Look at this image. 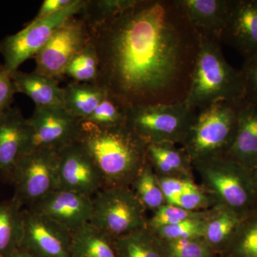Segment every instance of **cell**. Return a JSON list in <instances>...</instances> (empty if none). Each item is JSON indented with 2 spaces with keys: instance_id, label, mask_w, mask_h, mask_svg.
Listing matches in <instances>:
<instances>
[{
  "instance_id": "cell-1",
  "label": "cell",
  "mask_w": 257,
  "mask_h": 257,
  "mask_svg": "<svg viewBox=\"0 0 257 257\" xmlns=\"http://www.w3.org/2000/svg\"><path fill=\"white\" fill-rule=\"evenodd\" d=\"M89 30L97 84L128 109L185 101L200 37L178 0H138Z\"/></svg>"
},
{
  "instance_id": "cell-2",
  "label": "cell",
  "mask_w": 257,
  "mask_h": 257,
  "mask_svg": "<svg viewBox=\"0 0 257 257\" xmlns=\"http://www.w3.org/2000/svg\"><path fill=\"white\" fill-rule=\"evenodd\" d=\"M77 142L95 162L104 187H131L147 162V143L126 123L102 127L82 121Z\"/></svg>"
},
{
  "instance_id": "cell-3",
  "label": "cell",
  "mask_w": 257,
  "mask_h": 257,
  "mask_svg": "<svg viewBox=\"0 0 257 257\" xmlns=\"http://www.w3.org/2000/svg\"><path fill=\"white\" fill-rule=\"evenodd\" d=\"M200 37V45L185 103L199 110L219 102L239 103L246 98L240 69L226 61L220 41Z\"/></svg>"
},
{
  "instance_id": "cell-4",
  "label": "cell",
  "mask_w": 257,
  "mask_h": 257,
  "mask_svg": "<svg viewBox=\"0 0 257 257\" xmlns=\"http://www.w3.org/2000/svg\"><path fill=\"white\" fill-rule=\"evenodd\" d=\"M192 166L201 188L216 206L229 208L242 217L257 209V193L247 167L226 156L197 161Z\"/></svg>"
},
{
  "instance_id": "cell-5",
  "label": "cell",
  "mask_w": 257,
  "mask_h": 257,
  "mask_svg": "<svg viewBox=\"0 0 257 257\" xmlns=\"http://www.w3.org/2000/svg\"><path fill=\"white\" fill-rule=\"evenodd\" d=\"M239 103L219 101L197 110L181 145L192 163L226 155L236 133Z\"/></svg>"
},
{
  "instance_id": "cell-6",
  "label": "cell",
  "mask_w": 257,
  "mask_h": 257,
  "mask_svg": "<svg viewBox=\"0 0 257 257\" xmlns=\"http://www.w3.org/2000/svg\"><path fill=\"white\" fill-rule=\"evenodd\" d=\"M197 111L184 102L138 106L128 109L126 124L147 145H182Z\"/></svg>"
},
{
  "instance_id": "cell-7",
  "label": "cell",
  "mask_w": 257,
  "mask_h": 257,
  "mask_svg": "<svg viewBox=\"0 0 257 257\" xmlns=\"http://www.w3.org/2000/svg\"><path fill=\"white\" fill-rule=\"evenodd\" d=\"M145 211L131 187H104L93 199L89 223L115 239L147 227Z\"/></svg>"
},
{
  "instance_id": "cell-8",
  "label": "cell",
  "mask_w": 257,
  "mask_h": 257,
  "mask_svg": "<svg viewBox=\"0 0 257 257\" xmlns=\"http://www.w3.org/2000/svg\"><path fill=\"white\" fill-rule=\"evenodd\" d=\"M58 152L37 149L24 155L18 162L10 183L14 186L13 198L23 207H32L60 189Z\"/></svg>"
},
{
  "instance_id": "cell-9",
  "label": "cell",
  "mask_w": 257,
  "mask_h": 257,
  "mask_svg": "<svg viewBox=\"0 0 257 257\" xmlns=\"http://www.w3.org/2000/svg\"><path fill=\"white\" fill-rule=\"evenodd\" d=\"M84 1L74 0L64 10L39 21H31L18 33L2 40L0 53L7 71L10 74L14 73L24 62L35 57L60 27L69 19L80 14Z\"/></svg>"
},
{
  "instance_id": "cell-10",
  "label": "cell",
  "mask_w": 257,
  "mask_h": 257,
  "mask_svg": "<svg viewBox=\"0 0 257 257\" xmlns=\"http://www.w3.org/2000/svg\"><path fill=\"white\" fill-rule=\"evenodd\" d=\"M90 42V32L83 19H69L35 55V72L56 79L62 77L69 62Z\"/></svg>"
},
{
  "instance_id": "cell-11",
  "label": "cell",
  "mask_w": 257,
  "mask_h": 257,
  "mask_svg": "<svg viewBox=\"0 0 257 257\" xmlns=\"http://www.w3.org/2000/svg\"><path fill=\"white\" fill-rule=\"evenodd\" d=\"M31 142L30 152L37 149L60 151L78 139L82 121L64 107H39L28 118Z\"/></svg>"
},
{
  "instance_id": "cell-12",
  "label": "cell",
  "mask_w": 257,
  "mask_h": 257,
  "mask_svg": "<svg viewBox=\"0 0 257 257\" xmlns=\"http://www.w3.org/2000/svg\"><path fill=\"white\" fill-rule=\"evenodd\" d=\"M72 233L30 209H23L20 248L35 257H71Z\"/></svg>"
},
{
  "instance_id": "cell-13",
  "label": "cell",
  "mask_w": 257,
  "mask_h": 257,
  "mask_svg": "<svg viewBox=\"0 0 257 257\" xmlns=\"http://www.w3.org/2000/svg\"><path fill=\"white\" fill-rule=\"evenodd\" d=\"M58 152L60 189L92 197L104 188L97 166L78 142L64 147Z\"/></svg>"
},
{
  "instance_id": "cell-14",
  "label": "cell",
  "mask_w": 257,
  "mask_h": 257,
  "mask_svg": "<svg viewBox=\"0 0 257 257\" xmlns=\"http://www.w3.org/2000/svg\"><path fill=\"white\" fill-rule=\"evenodd\" d=\"M28 209L46 216L71 233H74L90 222L93 198L58 189Z\"/></svg>"
},
{
  "instance_id": "cell-15",
  "label": "cell",
  "mask_w": 257,
  "mask_h": 257,
  "mask_svg": "<svg viewBox=\"0 0 257 257\" xmlns=\"http://www.w3.org/2000/svg\"><path fill=\"white\" fill-rule=\"evenodd\" d=\"M31 134L28 120L18 108H10L0 116V179L11 182L13 172L30 152Z\"/></svg>"
},
{
  "instance_id": "cell-16",
  "label": "cell",
  "mask_w": 257,
  "mask_h": 257,
  "mask_svg": "<svg viewBox=\"0 0 257 257\" xmlns=\"http://www.w3.org/2000/svg\"><path fill=\"white\" fill-rule=\"evenodd\" d=\"M221 42L234 47L245 59L257 55V0H231Z\"/></svg>"
},
{
  "instance_id": "cell-17",
  "label": "cell",
  "mask_w": 257,
  "mask_h": 257,
  "mask_svg": "<svg viewBox=\"0 0 257 257\" xmlns=\"http://www.w3.org/2000/svg\"><path fill=\"white\" fill-rule=\"evenodd\" d=\"M193 28L199 37L221 42L231 0H178Z\"/></svg>"
},
{
  "instance_id": "cell-18",
  "label": "cell",
  "mask_w": 257,
  "mask_h": 257,
  "mask_svg": "<svg viewBox=\"0 0 257 257\" xmlns=\"http://www.w3.org/2000/svg\"><path fill=\"white\" fill-rule=\"evenodd\" d=\"M224 156L251 171L257 163V102L245 98L238 106L233 143Z\"/></svg>"
},
{
  "instance_id": "cell-19",
  "label": "cell",
  "mask_w": 257,
  "mask_h": 257,
  "mask_svg": "<svg viewBox=\"0 0 257 257\" xmlns=\"http://www.w3.org/2000/svg\"><path fill=\"white\" fill-rule=\"evenodd\" d=\"M16 92L28 96L39 107H64V89L57 79L36 72L11 74Z\"/></svg>"
},
{
  "instance_id": "cell-20",
  "label": "cell",
  "mask_w": 257,
  "mask_h": 257,
  "mask_svg": "<svg viewBox=\"0 0 257 257\" xmlns=\"http://www.w3.org/2000/svg\"><path fill=\"white\" fill-rule=\"evenodd\" d=\"M147 156L157 176L194 181L192 161L182 147L170 143L148 144Z\"/></svg>"
},
{
  "instance_id": "cell-21",
  "label": "cell",
  "mask_w": 257,
  "mask_h": 257,
  "mask_svg": "<svg viewBox=\"0 0 257 257\" xmlns=\"http://www.w3.org/2000/svg\"><path fill=\"white\" fill-rule=\"evenodd\" d=\"M242 218L229 208L214 207L206 219L202 238L216 254L222 256Z\"/></svg>"
},
{
  "instance_id": "cell-22",
  "label": "cell",
  "mask_w": 257,
  "mask_h": 257,
  "mask_svg": "<svg viewBox=\"0 0 257 257\" xmlns=\"http://www.w3.org/2000/svg\"><path fill=\"white\" fill-rule=\"evenodd\" d=\"M64 89V108L76 118L84 121L95 110L106 93L98 84L72 82Z\"/></svg>"
},
{
  "instance_id": "cell-23",
  "label": "cell",
  "mask_w": 257,
  "mask_h": 257,
  "mask_svg": "<svg viewBox=\"0 0 257 257\" xmlns=\"http://www.w3.org/2000/svg\"><path fill=\"white\" fill-rule=\"evenodd\" d=\"M23 206L14 198L0 202V257L20 248L23 235Z\"/></svg>"
},
{
  "instance_id": "cell-24",
  "label": "cell",
  "mask_w": 257,
  "mask_h": 257,
  "mask_svg": "<svg viewBox=\"0 0 257 257\" xmlns=\"http://www.w3.org/2000/svg\"><path fill=\"white\" fill-rule=\"evenodd\" d=\"M71 257H117L114 239L88 223L72 233Z\"/></svg>"
},
{
  "instance_id": "cell-25",
  "label": "cell",
  "mask_w": 257,
  "mask_h": 257,
  "mask_svg": "<svg viewBox=\"0 0 257 257\" xmlns=\"http://www.w3.org/2000/svg\"><path fill=\"white\" fill-rule=\"evenodd\" d=\"M117 257H164L160 238L148 226L114 239Z\"/></svg>"
},
{
  "instance_id": "cell-26",
  "label": "cell",
  "mask_w": 257,
  "mask_h": 257,
  "mask_svg": "<svg viewBox=\"0 0 257 257\" xmlns=\"http://www.w3.org/2000/svg\"><path fill=\"white\" fill-rule=\"evenodd\" d=\"M221 257H257V209L243 216Z\"/></svg>"
},
{
  "instance_id": "cell-27",
  "label": "cell",
  "mask_w": 257,
  "mask_h": 257,
  "mask_svg": "<svg viewBox=\"0 0 257 257\" xmlns=\"http://www.w3.org/2000/svg\"><path fill=\"white\" fill-rule=\"evenodd\" d=\"M131 188L146 210L154 212L167 204L158 177L148 160L134 181Z\"/></svg>"
},
{
  "instance_id": "cell-28",
  "label": "cell",
  "mask_w": 257,
  "mask_h": 257,
  "mask_svg": "<svg viewBox=\"0 0 257 257\" xmlns=\"http://www.w3.org/2000/svg\"><path fill=\"white\" fill-rule=\"evenodd\" d=\"M99 73V58L91 40L69 62L64 75L73 79V82L97 84Z\"/></svg>"
},
{
  "instance_id": "cell-29",
  "label": "cell",
  "mask_w": 257,
  "mask_h": 257,
  "mask_svg": "<svg viewBox=\"0 0 257 257\" xmlns=\"http://www.w3.org/2000/svg\"><path fill=\"white\" fill-rule=\"evenodd\" d=\"M138 0H85L81 18L89 28L104 23L133 6Z\"/></svg>"
},
{
  "instance_id": "cell-30",
  "label": "cell",
  "mask_w": 257,
  "mask_h": 257,
  "mask_svg": "<svg viewBox=\"0 0 257 257\" xmlns=\"http://www.w3.org/2000/svg\"><path fill=\"white\" fill-rule=\"evenodd\" d=\"M128 108L106 91L95 110L83 121L102 127H110L126 123Z\"/></svg>"
},
{
  "instance_id": "cell-31",
  "label": "cell",
  "mask_w": 257,
  "mask_h": 257,
  "mask_svg": "<svg viewBox=\"0 0 257 257\" xmlns=\"http://www.w3.org/2000/svg\"><path fill=\"white\" fill-rule=\"evenodd\" d=\"M214 207L205 211H191L172 204H165L154 211L151 217L147 219V226L150 229L155 230L182 221L207 219L212 214Z\"/></svg>"
},
{
  "instance_id": "cell-32",
  "label": "cell",
  "mask_w": 257,
  "mask_h": 257,
  "mask_svg": "<svg viewBox=\"0 0 257 257\" xmlns=\"http://www.w3.org/2000/svg\"><path fill=\"white\" fill-rule=\"evenodd\" d=\"M164 257H216L214 252L202 237L172 241L160 239Z\"/></svg>"
},
{
  "instance_id": "cell-33",
  "label": "cell",
  "mask_w": 257,
  "mask_h": 257,
  "mask_svg": "<svg viewBox=\"0 0 257 257\" xmlns=\"http://www.w3.org/2000/svg\"><path fill=\"white\" fill-rule=\"evenodd\" d=\"M206 219L182 221L178 224L151 230L163 241L203 237Z\"/></svg>"
},
{
  "instance_id": "cell-34",
  "label": "cell",
  "mask_w": 257,
  "mask_h": 257,
  "mask_svg": "<svg viewBox=\"0 0 257 257\" xmlns=\"http://www.w3.org/2000/svg\"><path fill=\"white\" fill-rule=\"evenodd\" d=\"M170 204L191 211L208 210L216 206L212 199L195 182Z\"/></svg>"
},
{
  "instance_id": "cell-35",
  "label": "cell",
  "mask_w": 257,
  "mask_h": 257,
  "mask_svg": "<svg viewBox=\"0 0 257 257\" xmlns=\"http://www.w3.org/2000/svg\"><path fill=\"white\" fill-rule=\"evenodd\" d=\"M158 177L159 182L167 204L173 202L186 190L194 180L175 177Z\"/></svg>"
},
{
  "instance_id": "cell-36",
  "label": "cell",
  "mask_w": 257,
  "mask_h": 257,
  "mask_svg": "<svg viewBox=\"0 0 257 257\" xmlns=\"http://www.w3.org/2000/svg\"><path fill=\"white\" fill-rule=\"evenodd\" d=\"M240 71L244 83L246 99L257 102V55L245 59Z\"/></svg>"
},
{
  "instance_id": "cell-37",
  "label": "cell",
  "mask_w": 257,
  "mask_h": 257,
  "mask_svg": "<svg viewBox=\"0 0 257 257\" xmlns=\"http://www.w3.org/2000/svg\"><path fill=\"white\" fill-rule=\"evenodd\" d=\"M16 92L11 74L0 64V116L11 108Z\"/></svg>"
},
{
  "instance_id": "cell-38",
  "label": "cell",
  "mask_w": 257,
  "mask_h": 257,
  "mask_svg": "<svg viewBox=\"0 0 257 257\" xmlns=\"http://www.w3.org/2000/svg\"><path fill=\"white\" fill-rule=\"evenodd\" d=\"M74 0H45L36 17L32 22H37L58 13L73 3Z\"/></svg>"
},
{
  "instance_id": "cell-39",
  "label": "cell",
  "mask_w": 257,
  "mask_h": 257,
  "mask_svg": "<svg viewBox=\"0 0 257 257\" xmlns=\"http://www.w3.org/2000/svg\"><path fill=\"white\" fill-rule=\"evenodd\" d=\"M8 257H35L33 256V255L31 254V253H29L28 251H25V249H23V248H18V250L10 254V256Z\"/></svg>"
},
{
  "instance_id": "cell-40",
  "label": "cell",
  "mask_w": 257,
  "mask_h": 257,
  "mask_svg": "<svg viewBox=\"0 0 257 257\" xmlns=\"http://www.w3.org/2000/svg\"><path fill=\"white\" fill-rule=\"evenodd\" d=\"M251 175H252L253 184H254L255 189H256L257 193V163L252 170H251Z\"/></svg>"
}]
</instances>
